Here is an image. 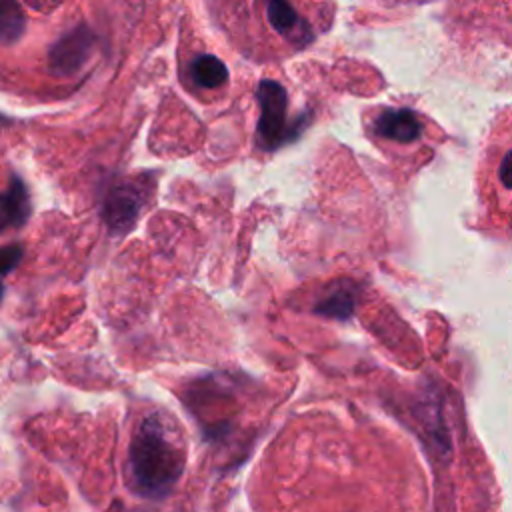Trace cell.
Here are the masks:
<instances>
[{
	"label": "cell",
	"instance_id": "9c48e42d",
	"mask_svg": "<svg viewBox=\"0 0 512 512\" xmlns=\"http://www.w3.org/2000/svg\"><path fill=\"white\" fill-rule=\"evenodd\" d=\"M262 104H264V134L274 136L284 118V92L278 84L266 82L262 86Z\"/></svg>",
	"mask_w": 512,
	"mask_h": 512
},
{
	"label": "cell",
	"instance_id": "8fae6325",
	"mask_svg": "<svg viewBox=\"0 0 512 512\" xmlns=\"http://www.w3.org/2000/svg\"><path fill=\"white\" fill-rule=\"evenodd\" d=\"M64 0H24V4L28 8H32L34 12H40V14H48V12H54Z\"/></svg>",
	"mask_w": 512,
	"mask_h": 512
},
{
	"label": "cell",
	"instance_id": "7a4b0ae2",
	"mask_svg": "<svg viewBox=\"0 0 512 512\" xmlns=\"http://www.w3.org/2000/svg\"><path fill=\"white\" fill-rule=\"evenodd\" d=\"M478 180L486 204L512 212V120H502L490 132Z\"/></svg>",
	"mask_w": 512,
	"mask_h": 512
},
{
	"label": "cell",
	"instance_id": "30bf717a",
	"mask_svg": "<svg viewBox=\"0 0 512 512\" xmlns=\"http://www.w3.org/2000/svg\"><path fill=\"white\" fill-rule=\"evenodd\" d=\"M22 260V246L20 244H8L0 248V276L10 274Z\"/></svg>",
	"mask_w": 512,
	"mask_h": 512
},
{
	"label": "cell",
	"instance_id": "52a82bcc",
	"mask_svg": "<svg viewBox=\"0 0 512 512\" xmlns=\"http://www.w3.org/2000/svg\"><path fill=\"white\" fill-rule=\"evenodd\" d=\"M190 76L198 88L216 90L228 82V68L214 54H198L190 64Z\"/></svg>",
	"mask_w": 512,
	"mask_h": 512
},
{
	"label": "cell",
	"instance_id": "8992f818",
	"mask_svg": "<svg viewBox=\"0 0 512 512\" xmlns=\"http://www.w3.org/2000/svg\"><path fill=\"white\" fill-rule=\"evenodd\" d=\"M32 214V200L28 186L12 176L8 188L0 192V232L22 228Z\"/></svg>",
	"mask_w": 512,
	"mask_h": 512
},
{
	"label": "cell",
	"instance_id": "5b68a950",
	"mask_svg": "<svg viewBox=\"0 0 512 512\" xmlns=\"http://www.w3.org/2000/svg\"><path fill=\"white\" fill-rule=\"evenodd\" d=\"M144 206V192L130 182L116 184L106 194L102 216L114 234H126L134 228Z\"/></svg>",
	"mask_w": 512,
	"mask_h": 512
},
{
	"label": "cell",
	"instance_id": "7c38bea8",
	"mask_svg": "<svg viewBox=\"0 0 512 512\" xmlns=\"http://www.w3.org/2000/svg\"><path fill=\"white\" fill-rule=\"evenodd\" d=\"M2 294H4V288L0 286V300H2Z\"/></svg>",
	"mask_w": 512,
	"mask_h": 512
},
{
	"label": "cell",
	"instance_id": "3957f363",
	"mask_svg": "<svg viewBox=\"0 0 512 512\" xmlns=\"http://www.w3.org/2000/svg\"><path fill=\"white\" fill-rule=\"evenodd\" d=\"M424 126V118L410 108H376L366 118V130L378 144H418L426 132Z\"/></svg>",
	"mask_w": 512,
	"mask_h": 512
},
{
	"label": "cell",
	"instance_id": "277c9868",
	"mask_svg": "<svg viewBox=\"0 0 512 512\" xmlns=\"http://www.w3.org/2000/svg\"><path fill=\"white\" fill-rule=\"evenodd\" d=\"M96 36L86 26H76L66 32L48 50V68L56 76L76 74L92 56Z\"/></svg>",
	"mask_w": 512,
	"mask_h": 512
},
{
	"label": "cell",
	"instance_id": "6da1fadb",
	"mask_svg": "<svg viewBox=\"0 0 512 512\" xmlns=\"http://www.w3.org/2000/svg\"><path fill=\"white\" fill-rule=\"evenodd\" d=\"M186 464V446L178 426L162 414L146 416L128 448L130 486L144 498H166Z\"/></svg>",
	"mask_w": 512,
	"mask_h": 512
},
{
	"label": "cell",
	"instance_id": "ba28073f",
	"mask_svg": "<svg viewBox=\"0 0 512 512\" xmlns=\"http://www.w3.org/2000/svg\"><path fill=\"white\" fill-rule=\"evenodd\" d=\"M26 30L24 10L16 0H0V44L10 46L20 40Z\"/></svg>",
	"mask_w": 512,
	"mask_h": 512
}]
</instances>
